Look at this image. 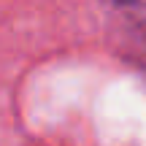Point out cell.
<instances>
[{"instance_id":"6da1fadb","label":"cell","mask_w":146,"mask_h":146,"mask_svg":"<svg viewBox=\"0 0 146 146\" xmlns=\"http://www.w3.org/2000/svg\"><path fill=\"white\" fill-rule=\"evenodd\" d=\"M111 3L127 8V11H130V16L146 30V0H111Z\"/></svg>"}]
</instances>
